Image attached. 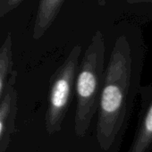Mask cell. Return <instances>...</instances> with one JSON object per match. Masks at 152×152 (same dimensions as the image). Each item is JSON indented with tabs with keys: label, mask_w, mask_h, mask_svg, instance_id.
<instances>
[{
	"label": "cell",
	"mask_w": 152,
	"mask_h": 152,
	"mask_svg": "<svg viewBox=\"0 0 152 152\" xmlns=\"http://www.w3.org/2000/svg\"><path fill=\"white\" fill-rule=\"evenodd\" d=\"M131 76L130 48L124 40L119 39L111 54L99 100L97 136L105 149L114 144L124 124Z\"/></svg>",
	"instance_id": "cell-1"
},
{
	"label": "cell",
	"mask_w": 152,
	"mask_h": 152,
	"mask_svg": "<svg viewBox=\"0 0 152 152\" xmlns=\"http://www.w3.org/2000/svg\"><path fill=\"white\" fill-rule=\"evenodd\" d=\"M104 41L98 33L85 52L76 83L77 108L74 129L78 136L88 131L91 119L99 106V85L103 75Z\"/></svg>",
	"instance_id": "cell-2"
},
{
	"label": "cell",
	"mask_w": 152,
	"mask_h": 152,
	"mask_svg": "<svg viewBox=\"0 0 152 152\" xmlns=\"http://www.w3.org/2000/svg\"><path fill=\"white\" fill-rule=\"evenodd\" d=\"M80 54L81 48H74L51 79L46 114V128L49 134H53L61 129L62 122L67 112Z\"/></svg>",
	"instance_id": "cell-3"
},
{
	"label": "cell",
	"mask_w": 152,
	"mask_h": 152,
	"mask_svg": "<svg viewBox=\"0 0 152 152\" xmlns=\"http://www.w3.org/2000/svg\"><path fill=\"white\" fill-rule=\"evenodd\" d=\"M16 72H13L7 81L4 97L0 103V152H5L15 131L18 114V94L15 88Z\"/></svg>",
	"instance_id": "cell-4"
},
{
	"label": "cell",
	"mask_w": 152,
	"mask_h": 152,
	"mask_svg": "<svg viewBox=\"0 0 152 152\" xmlns=\"http://www.w3.org/2000/svg\"><path fill=\"white\" fill-rule=\"evenodd\" d=\"M63 0H40L33 27V38L38 39L54 22Z\"/></svg>",
	"instance_id": "cell-5"
},
{
	"label": "cell",
	"mask_w": 152,
	"mask_h": 152,
	"mask_svg": "<svg viewBox=\"0 0 152 152\" xmlns=\"http://www.w3.org/2000/svg\"><path fill=\"white\" fill-rule=\"evenodd\" d=\"M14 55H13V37L10 32L0 47V103L4 97L7 81L13 72Z\"/></svg>",
	"instance_id": "cell-6"
},
{
	"label": "cell",
	"mask_w": 152,
	"mask_h": 152,
	"mask_svg": "<svg viewBox=\"0 0 152 152\" xmlns=\"http://www.w3.org/2000/svg\"><path fill=\"white\" fill-rule=\"evenodd\" d=\"M152 144V100L138 129L129 152H148Z\"/></svg>",
	"instance_id": "cell-7"
},
{
	"label": "cell",
	"mask_w": 152,
	"mask_h": 152,
	"mask_svg": "<svg viewBox=\"0 0 152 152\" xmlns=\"http://www.w3.org/2000/svg\"><path fill=\"white\" fill-rule=\"evenodd\" d=\"M23 0H0V20L21 5Z\"/></svg>",
	"instance_id": "cell-8"
},
{
	"label": "cell",
	"mask_w": 152,
	"mask_h": 152,
	"mask_svg": "<svg viewBox=\"0 0 152 152\" xmlns=\"http://www.w3.org/2000/svg\"><path fill=\"white\" fill-rule=\"evenodd\" d=\"M152 0H128L130 4H138V3H142V2H151Z\"/></svg>",
	"instance_id": "cell-9"
}]
</instances>
